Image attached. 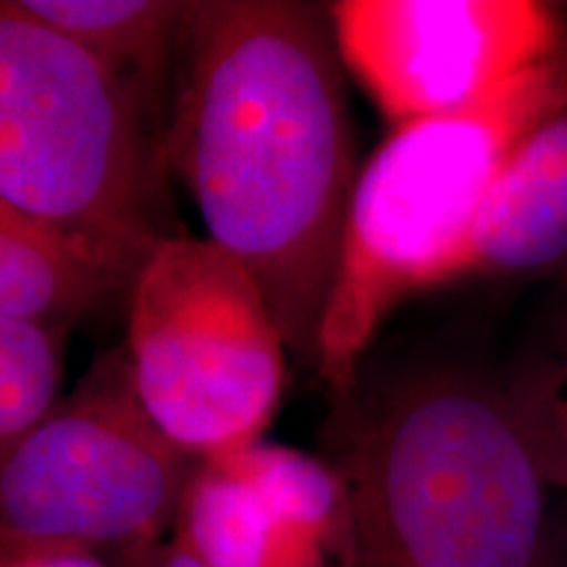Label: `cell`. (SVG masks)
<instances>
[{"label":"cell","mask_w":567,"mask_h":567,"mask_svg":"<svg viewBox=\"0 0 567 567\" xmlns=\"http://www.w3.org/2000/svg\"><path fill=\"white\" fill-rule=\"evenodd\" d=\"M116 284L101 252L0 195V316L66 326Z\"/></svg>","instance_id":"10"},{"label":"cell","mask_w":567,"mask_h":567,"mask_svg":"<svg viewBox=\"0 0 567 567\" xmlns=\"http://www.w3.org/2000/svg\"><path fill=\"white\" fill-rule=\"evenodd\" d=\"M323 457L350 496L352 567H544L549 484L499 379L410 368L334 396Z\"/></svg>","instance_id":"2"},{"label":"cell","mask_w":567,"mask_h":567,"mask_svg":"<svg viewBox=\"0 0 567 567\" xmlns=\"http://www.w3.org/2000/svg\"><path fill=\"white\" fill-rule=\"evenodd\" d=\"M0 567H109L97 551L69 544L32 542L0 530Z\"/></svg>","instance_id":"14"},{"label":"cell","mask_w":567,"mask_h":567,"mask_svg":"<svg viewBox=\"0 0 567 567\" xmlns=\"http://www.w3.org/2000/svg\"><path fill=\"white\" fill-rule=\"evenodd\" d=\"M132 87L155 80L182 48L189 6L179 0H19Z\"/></svg>","instance_id":"11"},{"label":"cell","mask_w":567,"mask_h":567,"mask_svg":"<svg viewBox=\"0 0 567 567\" xmlns=\"http://www.w3.org/2000/svg\"><path fill=\"white\" fill-rule=\"evenodd\" d=\"M567 95V45L467 109L405 124L358 174L316 373L331 396L408 297L460 281L473 226L520 140Z\"/></svg>","instance_id":"3"},{"label":"cell","mask_w":567,"mask_h":567,"mask_svg":"<svg viewBox=\"0 0 567 567\" xmlns=\"http://www.w3.org/2000/svg\"><path fill=\"white\" fill-rule=\"evenodd\" d=\"M542 274H567V95L509 155L460 264V281Z\"/></svg>","instance_id":"9"},{"label":"cell","mask_w":567,"mask_h":567,"mask_svg":"<svg viewBox=\"0 0 567 567\" xmlns=\"http://www.w3.org/2000/svg\"><path fill=\"white\" fill-rule=\"evenodd\" d=\"M347 74L394 130L467 109L567 45L536 0H339L326 6Z\"/></svg>","instance_id":"7"},{"label":"cell","mask_w":567,"mask_h":567,"mask_svg":"<svg viewBox=\"0 0 567 567\" xmlns=\"http://www.w3.org/2000/svg\"><path fill=\"white\" fill-rule=\"evenodd\" d=\"M168 542L203 567H352L347 488L323 455L258 442L200 460Z\"/></svg>","instance_id":"8"},{"label":"cell","mask_w":567,"mask_h":567,"mask_svg":"<svg viewBox=\"0 0 567 567\" xmlns=\"http://www.w3.org/2000/svg\"><path fill=\"white\" fill-rule=\"evenodd\" d=\"M195 465L142 408L126 352L109 354L0 460V530L140 555L172 536Z\"/></svg>","instance_id":"6"},{"label":"cell","mask_w":567,"mask_h":567,"mask_svg":"<svg viewBox=\"0 0 567 567\" xmlns=\"http://www.w3.org/2000/svg\"><path fill=\"white\" fill-rule=\"evenodd\" d=\"M130 284L126 363L155 425L195 463L264 442L289 352L258 281L208 237L166 234Z\"/></svg>","instance_id":"5"},{"label":"cell","mask_w":567,"mask_h":567,"mask_svg":"<svg viewBox=\"0 0 567 567\" xmlns=\"http://www.w3.org/2000/svg\"><path fill=\"white\" fill-rule=\"evenodd\" d=\"M0 195L126 284L166 237L134 90L19 0H0Z\"/></svg>","instance_id":"4"},{"label":"cell","mask_w":567,"mask_h":567,"mask_svg":"<svg viewBox=\"0 0 567 567\" xmlns=\"http://www.w3.org/2000/svg\"><path fill=\"white\" fill-rule=\"evenodd\" d=\"M499 386L542 476L567 492V279Z\"/></svg>","instance_id":"12"},{"label":"cell","mask_w":567,"mask_h":567,"mask_svg":"<svg viewBox=\"0 0 567 567\" xmlns=\"http://www.w3.org/2000/svg\"><path fill=\"white\" fill-rule=\"evenodd\" d=\"M130 567H203L200 563H195L193 557L184 555L182 549H176L172 542H163L158 547L140 551V555H130L124 557Z\"/></svg>","instance_id":"15"},{"label":"cell","mask_w":567,"mask_h":567,"mask_svg":"<svg viewBox=\"0 0 567 567\" xmlns=\"http://www.w3.org/2000/svg\"><path fill=\"white\" fill-rule=\"evenodd\" d=\"M563 567H567V544H565V559H563Z\"/></svg>","instance_id":"16"},{"label":"cell","mask_w":567,"mask_h":567,"mask_svg":"<svg viewBox=\"0 0 567 567\" xmlns=\"http://www.w3.org/2000/svg\"><path fill=\"white\" fill-rule=\"evenodd\" d=\"M66 326L0 316V460L61 400Z\"/></svg>","instance_id":"13"},{"label":"cell","mask_w":567,"mask_h":567,"mask_svg":"<svg viewBox=\"0 0 567 567\" xmlns=\"http://www.w3.org/2000/svg\"><path fill=\"white\" fill-rule=\"evenodd\" d=\"M179 53L163 161L210 243L264 289L289 358L316 371L360 174L329 11L203 0Z\"/></svg>","instance_id":"1"}]
</instances>
